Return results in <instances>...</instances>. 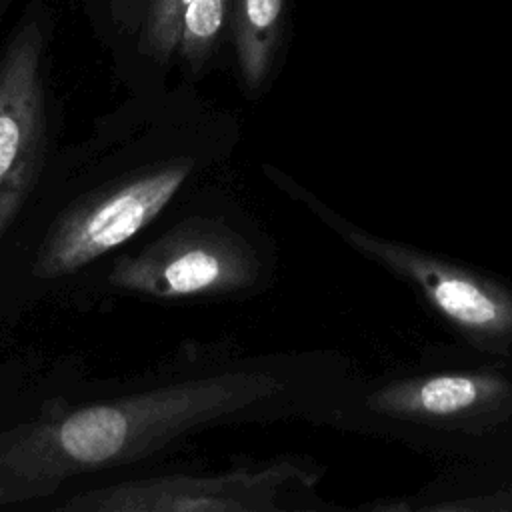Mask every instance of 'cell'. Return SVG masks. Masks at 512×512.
I'll return each mask as SVG.
<instances>
[{
	"label": "cell",
	"instance_id": "5b68a950",
	"mask_svg": "<svg viewBox=\"0 0 512 512\" xmlns=\"http://www.w3.org/2000/svg\"><path fill=\"white\" fill-rule=\"evenodd\" d=\"M358 246L406 274L426 298L454 324L474 336H504L512 332V298L470 272L446 266L412 250L382 244L360 234L350 236Z\"/></svg>",
	"mask_w": 512,
	"mask_h": 512
},
{
	"label": "cell",
	"instance_id": "ba28073f",
	"mask_svg": "<svg viewBox=\"0 0 512 512\" xmlns=\"http://www.w3.org/2000/svg\"><path fill=\"white\" fill-rule=\"evenodd\" d=\"M284 0H236L234 42L248 88H258L274 60L282 38Z\"/></svg>",
	"mask_w": 512,
	"mask_h": 512
},
{
	"label": "cell",
	"instance_id": "3957f363",
	"mask_svg": "<svg viewBox=\"0 0 512 512\" xmlns=\"http://www.w3.org/2000/svg\"><path fill=\"white\" fill-rule=\"evenodd\" d=\"M44 34L24 22L0 58V242L32 194L46 154Z\"/></svg>",
	"mask_w": 512,
	"mask_h": 512
},
{
	"label": "cell",
	"instance_id": "8992f818",
	"mask_svg": "<svg viewBox=\"0 0 512 512\" xmlns=\"http://www.w3.org/2000/svg\"><path fill=\"white\" fill-rule=\"evenodd\" d=\"M230 0H144L140 50L166 62L180 56L200 68L214 52Z\"/></svg>",
	"mask_w": 512,
	"mask_h": 512
},
{
	"label": "cell",
	"instance_id": "277c9868",
	"mask_svg": "<svg viewBox=\"0 0 512 512\" xmlns=\"http://www.w3.org/2000/svg\"><path fill=\"white\" fill-rule=\"evenodd\" d=\"M242 274V258L230 238L204 222H182L140 252L118 258L108 282L126 292L182 298L228 290Z\"/></svg>",
	"mask_w": 512,
	"mask_h": 512
},
{
	"label": "cell",
	"instance_id": "9c48e42d",
	"mask_svg": "<svg viewBox=\"0 0 512 512\" xmlns=\"http://www.w3.org/2000/svg\"><path fill=\"white\" fill-rule=\"evenodd\" d=\"M6 2H8V0H0V12H2V8L6 6Z\"/></svg>",
	"mask_w": 512,
	"mask_h": 512
},
{
	"label": "cell",
	"instance_id": "52a82bcc",
	"mask_svg": "<svg viewBox=\"0 0 512 512\" xmlns=\"http://www.w3.org/2000/svg\"><path fill=\"white\" fill-rule=\"evenodd\" d=\"M498 392V382L482 374H440L390 390L382 400L396 412L454 416Z\"/></svg>",
	"mask_w": 512,
	"mask_h": 512
},
{
	"label": "cell",
	"instance_id": "6da1fadb",
	"mask_svg": "<svg viewBox=\"0 0 512 512\" xmlns=\"http://www.w3.org/2000/svg\"><path fill=\"white\" fill-rule=\"evenodd\" d=\"M246 380L212 376L88 404L0 434V504L48 496L84 472L134 464L246 398Z\"/></svg>",
	"mask_w": 512,
	"mask_h": 512
},
{
	"label": "cell",
	"instance_id": "7a4b0ae2",
	"mask_svg": "<svg viewBox=\"0 0 512 512\" xmlns=\"http://www.w3.org/2000/svg\"><path fill=\"white\" fill-rule=\"evenodd\" d=\"M190 168L188 160L156 164L78 198L44 236L32 274L44 280L74 274L134 238L176 196Z\"/></svg>",
	"mask_w": 512,
	"mask_h": 512
}]
</instances>
